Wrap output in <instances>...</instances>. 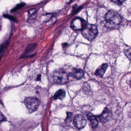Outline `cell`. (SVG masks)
Listing matches in <instances>:
<instances>
[{
    "mask_svg": "<svg viewBox=\"0 0 131 131\" xmlns=\"http://www.w3.org/2000/svg\"><path fill=\"white\" fill-rule=\"evenodd\" d=\"M4 17L8 18V19H9V20H16V19H15V18L14 17L11 16V15H9L5 14L4 15Z\"/></svg>",
    "mask_w": 131,
    "mask_h": 131,
    "instance_id": "cell-15",
    "label": "cell"
},
{
    "mask_svg": "<svg viewBox=\"0 0 131 131\" xmlns=\"http://www.w3.org/2000/svg\"><path fill=\"white\" fill-rule=\"evenodd\" d=\"M87 25V23L85 20L78 17L75 18L71 24L72 28L75 30L82 31Z\"/></svg>",
    "mask_w": 131,
    "mask_h": 131,
    "instance_id": "cell-5",
    "label": "cell"
},
{
    "mask_svg": "<svg viewBox=\"0 0 131 131\" xmlns=\"http://www.w3.org/2000/svg\"><path fill=\"white\" fill-rule=\"evenodd\" d=\"M36 11H37V9L36 8H33V9L28 11V13L30 15H32L35 14Z\"/></svg>",
    "mask_w": 131,
    "mask_h": 131,
    "instance_id": "cell-17",
    "label": "cell"
},
{
    "mask_svg": "<svg viewBox=\"0 0 131 131\" xmlns=\"http://www.w3.org/2000/svg\"><path fill=\"white\" fill-rule=\"evenodd\" d=\"M71 74L75 78L79 79L83 78L84 75V72L82 69H74L72 71Z\"/></svg>",
    "mask_w": 131,
    "mask_h": 131,
    "instance_id": "cell-10",
    "label": "cell"
},
{
    "mask_svg": "<svg viewBox=\"0 0 131 131\" xmlns=\"http://www.w3.org/2000/svg\"><path fill=\"white\" fill-rule=\"evenodd\" d=\"M52 79L55 83L59 84H64L68 81V77L66 72L63 71H58L53 73Z\"/></svg>",
    "mask_w": 131,
    "mask_h": 131,
    "instance_id": "cell-4",
    "label": "cell"
},
{
    "mask_svg": "<svg viewBox=\"0 0 131 131\" xmlns=\"http://www.w3.org/2000/svg\"><path fill=\"white\" fill-rule=\"evenodd\" d=\"M84 88V90H85V92H89L90 91L91 89L90 88V86L87 84H85Z\"/></svg>",
    "mask_w": 131,
    "mask_h": 131,
    "instance_id": "cell-16",
    "label": "cell"
},
{
    "mask_svg": "<svg viewBox=\"0 0 131 131\" xmlns=\"http://www.w3.org/2000/svg\"><path fill=\"white\" fill-rule=\"evenodd\" d=\"M106 27L109 28H115L120 24L122 22L121 17L114 10L110 11L106 15Z\"/></svg>",
    "mask_w": 131,
    "mask_h": 131,
    "instance_id": "cell-1",
    "label": "cell"
},
{
    "mask_svg": "<svg viewBox=\"0 0 131 131\" xmlns=\"http://www.w3.org/2000/svg\"><path fill=\"white\" fill-rule=\"evenodd\" d=\"M125 53L127 57L130 60L131 59V48L126 50L125 51Z\"/></svg>",
    "mask_w": 131,
    "mask_h": 131,
    "instance_id": "cell-13",
    "label": "cell"
},
{
    "mask_svg": "<svg viewBox=\"0 0 131 131\" xmlns=\"http://www.w3.org/2000/svg\"><path fill=\"white\" fill-rule=\"evenodd\" d=\"M24 104L28 112L32 113L37 110L40 105V101L37 98L28 97L25 100Z\"/></svg>",
    "mask_w": 131,
    "mask_h": 131,
    "instance_id": "cell-3",
    "label": "cell"
},
{
    "mask_svg": "<svg viewBox=\"0 0 131 131\" xmlns=\"http://www.w3.org/2000/svg\"><path fill=\"white\" fill-rule=\"evenodd\" d=\"M130 85L131 86V80H130Z\"/></svg>",
    "mask_w": 131,
    "mask_h": 131,
    "instance_id": "cell-18",
    "label": "cell"
},
{
    "mask_svg": "<svg viewBox=\"0 0 131 131\" xmlns=\"http://www.w3.org/2000/svg\"><path fill=\"white\" fill-rule=\"evenodd\" d=\"M74 124L78 129H82L86 126L87 121L85 118L82 115H77L74 119Z\"/></svg>",
    "mask_w": 131,
    "mask_h": 131,
    "instance_id": "cell-7",
    "label": "cell"
},
{
    "mask_svg": "<svg viewBox=\"0 0 131 131\" xmlns=\"http://www.w3.org/2000/svg\"><path fill=\"white\" fill-rule=\"evenodd\" d=\"M65 96V92L64 90L60 89L56 92L54 96V98L55 99L62 100Z\"/></svg>",
    "mask_w": 131,
    "mask_h": 131,
    "instance_id": "cell-11",
    "label": "cell"
},
{
    "mask_svg": "<svg viewBox=\"0 0 131 131\" xmlns=\"http://www.w3.org/2000/svg\"><path fill=\"white\" fill-rule=\"evenodd\" d=\"M98 33V31L97 27L92 24L87 25L86 27L82 31L83 36L90 41L96 37Z\"/></svg>",
    "mask_w": 131,
    "mask_h": 131,
    "instance_id": "cell-2",
    "label": "cell"
},
{
    "mask_svg": "<svg viewBox=\"0 0 131 131\" xmlns=\"http://www.w3.org/2000/svg\"><path fill=\"white\" fill-rule=\"evenodd\" d=\"M108 67V65L107 64H104L97 69L95 74L97 76L102 78L104 76Z\"/></svg>",
    "mask_w": 131,
    "mask_h": 131,
    "instance_id": "cell-9",
    "label": "cell"
},
{
    "mask_svg": "<svg viewBox=\"0 0 131 131\" xmlns=\"http://www.w3.org/2000/svg\"><path fill=\"white\" fill-rule=\"evenodd\" d=\"M87 115L88 120L90 122L92 127L93 128H97L98 124L97 117L91 113H88Z\"/></svg>",
    "mask_w": 131,
    "mask_h": 131,
    "instance_id": "cell-8",
    "label": "cell"
},
{
    "mask_svg": "<svg viewBox=\"0 0 131 131\" xmlns=\"http://www.w3.org/2000/svg\"><path fill=\"white\" fill-rule=\"evenodd\" d=\"M25 5V4L24 3H20V4H18L17 5H16V7H15L14 8H13L12 10V12H14L15 11L17 10L18 9L21 8H22V7L24 6Z\"/></svg>",
    "mask_w": 131,
    "mask_h": 131,
    "instance_id": "cell-12",
    "label": "cell"
},
{
    "mask_svg": "<svg viewBox=\"0 0 131 131\" xmlns=\"http://www.w3.org/2000/svg\"><path fill=\"white\" fill-rule=\"evenodd\" d=\"M125 1V0H112V1L114 3L117 4L118 5L120 6L123 4Z\"/></svg>",
    "mask_w": 131,
    "mask_h": 131,
    "instance_id": "cell-14",
    "label": "cell"
},
{
    "mask_svg": "<svg viewBox=\"0 0 131 131\" xmlns=\"http://www.w3.org/2000/svg\"><path fill=\"white\" fill-rule=\"evenodd\" d=\"M112 116V114L111 111L107 107H105L102 113L98 117L101 123L105 124L111 119Z\"/></svg>",
    "mask_w": 131,
    "mask_h": 131,
    "instance_id": "cell-6",
    "label": "cell"
}]
</instances>
